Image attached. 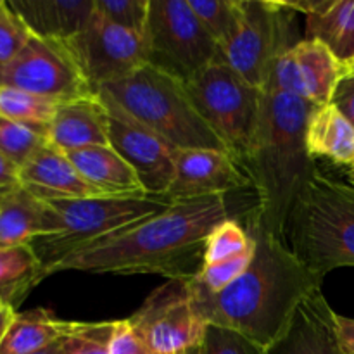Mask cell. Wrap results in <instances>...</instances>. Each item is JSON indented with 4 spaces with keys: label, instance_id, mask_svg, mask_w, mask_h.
I'll list each match as a JSON object with an SVG mask.
<instances>
[{
    "label": "cell",
    "instance_id": "6da1fadb",
    "mask_svg": "<svg viewBox=\"0 0 354 354\" xmlns=\"http://www.w3.org/2000/svg\"><path fill=\"white\" fill-rule=\"evenodd\" d=\"M230 218L225 196L183 197L161 213L104 239L62 259L50 270L162 275L168 280H192L204 265V245L216 225Z\"/></svg>",
    "mask_w": 354,
    "mask_h": 354
},
{
    "label": "cell",
    "instance_id": "7a4b0ae2",
    "mask_svg": "<svg viewBox=\"0 0 354 354\" xmlns=\"http://www.w3.org/2000/svg\"><path fill=\"white\" fill-rule=\"evenodd\" d=\"M248 232L254 241V258L244 275L220 292L189 282L204 324L237 332L266 349L286 332L301 301L322 289V280L286 244L256 228Z\"/></svg>",
    "mask_w": 354,
    "mask_h": 354
},
{
    "label": "cell",
    "instance_id": "3957f363",
    "mask_svg": "<svg viewBox=\"0 0 354 354\" xmlns=\"http://www.w3.org/2000/svg\"><path fill=\"white\" fill-rule=\"evenodd\" d=\"M315 109L317 104L292 93L263 90L259 120L242 165L258 197L248 228L286 245L294 204L318 169L306 145L308 121Z\"/></svg>",
    "mask_w": 354,
    "mask_h": 354
},
{
    "label": "cell",
    "instance_id": "277c9868",
    "mask_svg": "<svg viewBox=\"0 0 354 354\" xmlns=\"http://www.w3.org/2000/svg\"><path fill=\"white\" fill-rule=\"evenodd\" d=\"M286 239L322 282L334 270L354 266V187L317 169L294 204Z\"/></svg>",
    "mask_w": 354,
    "mask_h": 354
},
{
    "label": "cell",
    "instance_id": "5b68a950",
    "mask_svg": "<svg viewBox=\"0 0 354 354\" xmlns=\"http://www.w3.org/2000/svg\"><path fill=\"white\" fill-rule=\"evenodd\" d=\"M97 93L109 97L173 147L228 152L194 106L185 83L156 66H140L130 75L107 83Z\"/></svg>",
    "mask_w": 354,
    "mask_h": 354
},
{
    "label": "cell",
    "instance_id": "8992f818",
    "mask_svg": "<svg viewBox=\"0 0 354 354\" xmlns=\"http://www.w3.org/2000/svg\"><path fill=\"white\" fill-rule=\"evenodd\" d=\"M171 203L168 196L48 201L54 214V234L31 242L41 263V279L50 277V270L68 256L161 213Z\"/></svg>",
    "mask_w": 354,
    "mask_h": 354
},
{
    "label": "cell",
    "instance_id": "52a82bcc",
    "mask_svg": "<svg viewBox=\"0 0 354 354\" xmlns=\"http://www.w3.org/2000/svg\"><path fill=\"white\" fill-rule=\"evenodd\" d=\"M185 88L211 130L239 165H244L259 120L263 90L245 82L220 59L185 82Z\"/></svg>",
    "mask_w": 354,
    "mask_h": 354
},
{
    "label": "cell",
    "instance_id": "ba28073f",
    "mask_svg": "<svg viewBox=\"0 0 354 354\" xmlns=\"http://www.w3.org/2000/svg\"><path fill=\"white\" fill-rule=\"evenodd\" d=\"M301 40L296 12L282 0H241L239 26L218 59L263 90L277 59Z\"/></svg>",
    "mask_w": 354,
    "mask_h": 354
},
{
    "label": "cell",
    "instance_id": "9c48e42d",
    "mask_svg": "<svg viewBox=\"0 0 354 354\" xmlns=\"http://www.w3.org/2000/svg\"><path fill=\"white\" fill-rule=\"evenodd\" d=\"M144 41L147 64L183 83L220 55V47L190 9L189 0H151Z\"/></svg>",
    "mask_w": 354,
    "mask_h": 354
},
{
    "label": "cell",
    "instance_id": "30bf717a",
    "mask_svg": "<svg viewBox=\"0 0 354 354\" xmlns=\"http://www.w3.org/2000/svg\"><path fill=\"white\" fill-rule=\"evenodd\" d=\"M0 85L26 90L61 104L97 95L68 41L35 35L12 61L2 66Z\"/></svg>",
    "mask_w": 354,
    "mask_h": 354
},
{
    "label": "cell",
    "instance_id": "8fae6325",
    "mask_svg": "<svg viewBox=\"0 0 354 354\" xmlns=\"http://www.w3.org/2000/svg\"><path fill=\"white\" fill-rule=\"evenodd\" d=\"M128 322L151 354H171L201 346L207 327L194 308L189 280H168Z\"/></svg>",
    "mask_w": 354,
    "mask_h": 354
},
{
    "label": "cell",
    "instance_id": "7c38bea8",
    "mask_svg": "<svg viewBox=\"0 0 354 354\" xmlns=\"http://www.w3.org/2000/svg\"><path fill=\"white\" fill-rule=\"evenodd\" d=\"M109 113V145L133 168L145 192L168 196L176 175V147L142 124L107 95L97 93Z\"/></svg>",
    "mask_w": 354,
    "mask_h": 354
},
{
    "label": "cell",
    "instance_id": "4fadbf2b",
    "mask_svg": "<svg viewBox=\"0 0 354 354\" xmlns=\"http://www.w3.org/2000/svg\"><path fill=\"white\" fill-rule=\"evenodd\" d=\"M68 45L95 93L147 64L144 37L109 23L97 12Z\"/></svg>",
    "mask_w": 354,
    "mask_h": 354
},
{
    "label": "cell",
    "instance_id": "5bb4252c",
    "mask_svg": "<svg viewBox=\"0 0 354 354\" xmlns=\"http://www.w3.org/2000/svg\"><path fill=\"white\" fill-rule=\"evenodd\" d=\"M348 71L327 45L303 38L277 59L263 90L292 93L324 106L330 102L335 85Z\"/></svg>",
    "mask_w": 354,
    "mask_h": 354
},
{
    "label": "cell",
    "instance_id": "9a60e30c",
    "mask_svg": "<svg viewBox=\"0 0 354 354\" xmlns=\"http://www.w3.org/2000/svg\"><path fill=\"white\" fill-rule=\"evenodd\" d=\"M251 185L244 168L225 151L176 149V175L168 197L227 196L232 190Z\"/></svg>",
    "mask_w": 354,
    "mask_h": 354
},
{
    "label": "cell",
    "instance_id": "2e32d148",
    "mask_svg": "<svg viewBox=\"0 0 354 354\" xmlns=\"http://www.w3.org/2000/svg\"><path fill=\"white\" fill-rule=\"evenodd\" d=\"M335 315L322 289H317L301 301L289 327L265 354H342Z\"/></svg>",
    "mask_w": 354,
    "mask_h": 354
},
{
    "label": "cell",
    "instance_id": "e0dca14e",
    "mask_svg": "<svg viewBox=\"0 0 354 354\" xmlns=\"http://www.w3.org/2000/svg\"><path fill=\"white\" fill-rule=\"evenodd\" d=\"M21 187L44 203L100 197L69 161L68 154L47 144L19 169Z\"/></svg>",
    "mask_w": 354,
    "mask_h": 354
},
{
    "label": "cell",
    "instance_id": "ac0fdd59",
    "mask_svg": "<svg viewBox=\"0 0 354 354\" xmlns=\"http://www.w3.org/2000/svg\"><path fill=\"white\" fill-rule=\"evenodd\" d=\"M48 144L62 152L109 145V113L99 95L62 102L47 128Z\"/></svg>",
    "mask_w": 354,
    "mask_h": 354
},
{
    "label": "cell",
    "instance_id": "d6986e66",
    "mask_svg": "<svg viewBox=\"0 0 354 354\" xmlns=\"http://www.w3.org/2000/svg\"><path fill=\"white\" fill-rule=\"evenodd\" d=\"M82 178L100 197L151 196L145 192L137 173L111 145H92L68 152Z\"/></svg>",
    "mask_w": 354,
    "mask_h": 354
},
{
    "label": "cell",
    "instance_id": "ffe728a7",
    "mask_svg": "<svg viewBox=\"0 0 354 354\" xmlns=\"http://www.w3.org/2000/svg\"><path fill=\"white\" fill-rule=\"evenodd\" d=\"M9 6L40 38L68 41L85 30L95 0H10Z\"/></svg>",
    "mask_w": 354,
    "mask_h": 354
},
{
    "label": "cell",
    "instance_id": "44dd1931",
    "mask_svg": "<svg viewBox=\"0 0 354 354\" xmlns=\"http://www.w3.org/2000/svg\"><path fill=\"white\" fill-rule=\"evenodd\" d=\"M55 230L54 214L47 203L23 187L0 197V248L31 245Z\"/></svg>",
    "mask_w": 354,
    "mask_h": 354
},
{
    "label": "cell",
    "instance_id": "7402d4cb",
    "mask_svg": "<svg viewBox=\"0 0 354 354\" xmlns=\"http://www.w3.org/2000/svg\"><path fill=\"white\" fill-rule=\"evenodd\" d=\"M308 152L313 159L327 158L337 165L354 162V127L332 104L317 106L308 121Z\"/></svg>",
    "mask_w": 354,
    "mask_h": 354
},
{
    "label": "cell",
    "instance_id": "603a6c76",
    "mask_svg": "<svg viewBox=\"0 0 354 354\" xmlns=\"http://www.w3.org/2000/svg\"><path fill=\"white\" fill-rule=\"evenodd\" d=\"M68 322L52 311L37 308L14 315L0 344V354H31L47 348L64 335Z\"/></svg>",
    "mask_w": 354,
    "mask_h": 354
},
{
    "label": "cell",
    "instance_id": "cb8c5ba5",
    "mask_svg": "<svg viewBox=\"0 0 354 354\" xmlns=\"http://www.w3.org/2000/svg\"><path fill=\"white\" fill-rule=\"evenodd\" d=\"M308 40L327 45L341 64H354V0H334L330 9L306 17Z\"/></svg>",
    "mask_w": 354,
    "mask_h": 354
},
{
    "label": "cell",
    "instance_id": "d4e9b609",
    "mask_svg": "<svg viewBox=\"0 0 354 354\" xmlns=\"http://www.w3.org/2000/svg\"><path fill=\"white\" fill-rule=\"evenodd\" d=\"M41 263L31 245L0 248V304L12 308L23 303L41 282Z\"/></svg>",
    "mask_w": 354,
    "mask_h": 354
},
{
    "label": "cell",
    "instance_id": "484cf974",
    "mask_svg": "<svg viewBox=\"0 0 354 354\" xmlns=\"http://www.w3.org/2000/svg\"><path fill=\"white\" fill-rule=\"evenodd\" d=\"M61 102L57 100L35 95L14 86L0 85V116L7 120L47 130Z\"/></svg>",
    "mask_w": 354,
    "mask_h": 354
},
{
    "label": "cell",
    "instance_id": "4316f807",
    "mask_svg": "<svg viewBox=\"0 0 354 354\" xmlns=\"http://www.w3.org/2000/svg\"><path fill=\"white\" fill-rule=\"evenodd\" d=\"M48 144L47 130L17 123L0 116V154L23 168L40 149Z\"/></svg>",
    "mask_w": 354,
    "mask_h": 354
},
{
    "label": "cell",
    "instance_id": "83f0119b",
    "mask_svg": "<svg viewBox=\"0 0 354 354\" xmlns=\"http://www.w3.org/2000/svg\"><path fill=\"white\" fill-rule=\"evenodd\" d=\"M189 6L218 47H223L237 30L241 0H189Z\"/></svg>",
    "mask_w": 354,
    "mask_h": 354
},
{
    "label": "cell",
    "instance_id": "f1b7e54d",
    "mask_svg": "<svg viewBox=\"0 0 354 354\" xmlns=\"http://www.w3.org/2000/svg\"><path fill=\"white\" fill-rule=\"evenodd\" d=\"M116 322H68L61 346L64 354H109Z\"/></svg>",
    "mask_w": 354,
    "mask_h": 354
},
{
    "label": "cell",
    "instance_id": "f546056e",
    "mask_svg": "<svg viewBox=\"0 0 354 354\" xmlns=\"http://www.w3.org/2000/svg\"><path fill=\"white\" fill-rule=\"evenodd\" d=\"M252 245V237L249 232L234 218H228L223 223L216 225L207 235L204 245V265L225 261L234 256L242 254Z\"/></svg>",
    "mask_w": 354,
    "mask_h": 354
},
{
    "label": "cell",
    "instance_id": "4dcf8cb0",
    "mask_svg": "<svg viewBox=\"0 0 354 354\" xmlns=\"http://www.w3.org/2000/svg\"><path fill=\"white\" fill-rule=\"evenodd\" d=\"M252 258H254V241H252L251 248L242 252V254L225 259V261L214 263V265L203 266L199 275L190 280V282L194 286L201 287V289L207 290V292H220L225 287L230 286L232 282H235L239 277L244 275L245 270L251 266Z\"/></svg>",
    "mask_w": 354,
    "mask_h": 354
},
{
    "label": "cell",
    "instance_id": "1f68e13d",
    "mask_svg": "<svg viewBox=\"0 0 354 354\" xmlns=\"http://www.w3.org/2000/svg\"><path fill=\"white\" fill-rule=\"evenodd\" d=\"M151 0H95V12L109 23L144 37Z\"/></svg>",
    "mask_w": 354,
    "mask_h": 354
},
{
    "label": "cell",
    "instance_id": "d6a6232c",
    "mask_svg": "<svg viewBox=\"0 0 354 354\" xmlns=\"http://www.w3.org/2000/svg\"><path fill=\"white\" fill-rule=\"evenodd\" d=\"M33 37L30 28L16 14V10L3 0L0 6V64L12 61L21 48Z\"/></svg>",
    "mask_w": 354,
    "mask_h": 354
},
{
    "label": "cell",
    "instance_id": "836d02e7",
    "mask_svg": "<svg viewBox=\"0 0 354 354\" xmlns=\"http://www.w3.org/2000/svg\"><path fill=\"white\" fill-rule=\"evenodd\" d=\"M203 354H265V349L237 332L207 325L203 341Z\"/></svg>",
    "mask_w": 354,
    "mask_h": 354
},
{
    "label": "cell",
    "instance_id": "e575fe53",
    "mask_svg": "<svg viewBox=\"0 0 354 354\" xmlns=\"http://www.w3.org/2000/svg\"><path fill=\"white\" fill-rule=\"evenodd\" d=\"M109 354H151L144 339L135 332L131 324L127 320H118L114 328L113 341L109 346Z\"/></svg>",
    "mask_w": 354,
    "mask_h": 354
},
{
    "label": "cell",
    "instance_id": "d590c367",
    "mask_svg": "<svg viewBox=\"0 0 354 354\" xmlns=\"http://www.w3.org/2000/svg\"><path fill=\"white\" fill-rule=\"evenodd\" d=\"M354 127V73L348 71L335 85L330 102Z\"/></svg>",
    "mask_w": 354,
    "mask_h": 354
},
{
    "label": "cell",
    "instance_id": "8d00e7d4",
    "mask_svg": "<svg viewBox=\"0 0 354 354\" xmlns=\"http://www.w3.org/2000/svg\"><path fill=\"white\" fill-rule=\"evenodd\" d=\"M21 187L19 168L10 162L6 156L0 154V197Z\"/></svg>",
    "mask_w": 354,
    "mask_h": 354
},
{
    "label": "cell",
    "instance_id": "74e56055",
    "mask_svg": "<svg viewBox=\"0 0 354 354\" xmlns=\"http://www.w3.org/2000/svg\"><path fill=\"white\" fill-rule=\"evenodd\" d=\"M337 341L342 354H354V318L335 315Z\"/></svg>",
    "mask_w": 354,
    "mask_h": 354
},
{
    "label": "cell",
    "instance_id": "f35d334b",
    "mask_svg": "<svg viewBox=\"0 0 354 354\" xmlns=\"http://www.w3.org/2000/svg\"><path fill=\"white\" fill-rule=\"evenodd\" d=\"M14 315H16V310H12V308H6V310L0 311V344H2V339L9 328L10 322H12Z\"/></svg>",
    "mask_w": 354,
    "mask_h": 354
},
{
    "label": "cell",
    "instance_id": "ab89813d",
    "mask_svg": "<svg viewBox=\"0 0 354 354\" xmlns=\"http://www.w3.org/2000/svg\"><path fill=\"white\" fill-rule=\"evenodd\" d=\"M31 354H64V351H62V346H61V339L55 342H52V344L47 346V348L40 349V351H37V353H31Z\"/></svg>",
    "mask_w": 354,
    "mask_h": 354
},
{
    "label": "cell",
    "instance_id": "60d3db41",
    "mask_svg": "<svg viewBox=\"0 0 354 354\" xmlns=\"http://www.w3.org/2000/svg\"><path fill=\"white\" fill-rule=\"evenodd\" d=\"M171 354H203V344H201V346H194V348L183 349V351L171 353Z\"/></svg>",
    "mask_w": 354,
    "mask_h": 354
},
{
    "label": "cell",
    "instance_id": "b9f144b4",
    "mask_svg": "<svg viewBox=\"0 0 354 354\" xmlns=\"http://www.w3.org/2000/svg\"><path fill=\"white\" fill-rule=\"evenodd\" d=\"M348 176H349V183H351V185L354 187V162L351 166H349V169H348Z\"/></svg>",
    "mask_w": 354,
    "mask_h": 354
},
{
    "label": "cell",
    "instance_id": "7bdbcfd3",
    "mask_svg": "<svg viewBox=\"0 0 354 354\" xmlns=\"http://www.w3.org/2000/svg\"><path fill=\"white\" fill-rule=\"evenodd\" d=\"M349 71H351V73H354V64L351 66V68H349Z\"/></svg>",
    "mask_w": 354,
    "mask_h": 354
},
{
    "label": "cell",
    "instance_id": "ee69618b",
    "mask_svg": "<svg viewBox=\"0 0 354 354\" xmlns=\"http://www.w3.org/2000/svg\"><path fill=\"white\" fill-rule=\"evenodd\" d=\"M2 310H6V306H2V304H0V311H2Z\"/></svg>",
    "mask_w": 354,
    "mask_h": 354
},
{
    "label": "cell",
    "instance_id": "f6af8a7d",
    "mask_svg": "<svg viewBox=\"0 0 354 354\" xmlns=\"http://www.w3.org/2000/svg\"><path fill=\"white\" fill-rule=\"evenodd\" d=\"M2 2H3V0H0V6H2Z\"/></svg>",
    "mask_w": 354,
    "mask_h": 354
},
{
    "label": "cell",
    "instance_id": "bcb514c9",
    "mask_svg": "<svg viewBox=\"0 0 354 354\" xmlns=\"http://www.w3.org/2000/svg\"><path fill=\"white\" fill-rule=\"evenodd\" d=\"M0 71H2V64H0Z\"/></svg>",
    "mask_w": 354,
    "mask_h": 354
}]
</instances>
